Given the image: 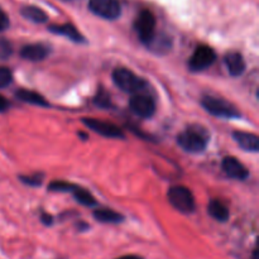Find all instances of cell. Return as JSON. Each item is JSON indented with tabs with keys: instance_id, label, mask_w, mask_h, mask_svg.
<instances>
[{
	"instance_id": "obj_9",
	"label": "cell",
	"mask_w": 259,
	"mask_h": 259,
	"mask_svg": "<svg viewBox=\"0 0 259 259\" xmlns=\"http://www.w3.org/2000/svg\"><path fill=\"white\" fill-rule=\"evenodd\" d=\"M129 106H131L132 111L136 115L144 119L151 118L156 113V103H154L153 99L142 93L132 96L131 101H129Z\"/></svg>"
},
{
	"instance_id": "obj_7",
	"label": "cell",
	"mask_w": 259,
	"mask_h": 259,
	"mask_svg": "<svg viewBox=\"0 0 259 259\" xmlns=\"http://www.w3.org/2000/svg\"><path fill=\"white\" fill-rule=\"evenodd\" d=\"M89 9L98 17L108 20L118 19L121 13L118 0H90Z\"/></svg>"
},
{
	"instance_id": "obj_3",
	"label": "cell",
	"mask_w": 259,
	"mask_h": 259,
	"mask_svg": "<svg viewBox=\"0 0 259 259\" xmlns=\"http://www.w3.org/2000/svg\"><path fill=\"white\" fill-rule=\"evenodd\" d=\"M156 25L157 20L151 10H142L134 22V29L138 34L141 42L149 46L156 38Z\"/></svg>"
},
{
	"instance_id": "obj_29",
	"label": "cell",
	"mask_w": 259,
	"mask_h": 259,
	"mask_svg": "<svg viewBox=\"0 0 259 259\" xmlns=\"http://www.w3.org/2000/svg\"><path fill=\"white\" fill-rule=\"evenodd\" d=\"M257 255H258V252L257 250H254V253H253V259H257Z\"/></svg>"
},
{
	"instance_id": "obj_20",
	"label": "cell",
	"mask_w": 259,
	"mask_h": 259,
	"mask_svg": "<svg viewBox=\"0 0 259 259\" xmlns=\"http://www.w3.org/2000/svg\"><path fill=\"white\" fill-rule=\"evenodd\" d=\"M76 189V185L68 184L65 181H53L50 185V190L57 192H72Z\"/></svg>"
},
{
	"instance_id": "obj_24",
	"label": "cell",
	"mask_w": 259,
	"mask_h": 259,
	"mask_svg": "<svg viewBox=\"0 0 259 259\" xmlns=\"http://www.w3.org/2000/svg\"><path fill=\"white\" fill-rule=\"evenodd\" d=\"M42 176H43V175L35 174L34 176H32V177L25 176V177H20V179H22V181L24 182V184L33 185V186H37V185L42 184Z\"/></svg>"
},
{
	"instance_id": "obj_2",
	"label": "cell",
	"mask_w": 259,
	"mask_h": 259,
	"mask_svg": "<svg viewBox=\"0 0 259 259\" xmlns=\"http://www.w3.org/2000/svg\"><path fill=\"white\" fill-rule=\"evenodd\" d=\"M207 141H209V137H207L206 132L200 128H190L187 131L182 132L177 137L179 146L184 151L189 152V153H201V152H204L207 146Z\"/></svg>"
},
{
	"instance_id": "obj_14",
	"label": "cell",
	"mask_w": 259,
	"mask_h": 259,
	"mask_svg": "<svg viewBox=\"0 0 259 259\" xmlns=\"http://www.w3.org/2000/svg\"><path fill=\"white\" fill-rule=\"evenodd\" d=\"M50 32L55 33V34L58 35H63V37H67L68 39L73 40L76 43H81V42H85V38L82 37L80 32L73 27L72 24H61V25H51L48 27Z\"/></svg>"
},
{
	"instance_id": "obj_15",
	"label": "cell",
	"mask_w": 259,
	"mask_h": 259,
	"mask_svg": "<svg viewBox=\"0 0 259 259\" xmlns=\"http://www.w3.org/2000/svg\"><path fill=\"white\" fill-rule=\"evenodd\" d=\"M207 212H209L212 219L218 220L220 223H225L230 217L228 206L220 200H211L207 205Z\"/></svg>"
},
{
	"instance_id": "obj_13",
	"label": "cell",
	"mask_w": 259,
	"mask_h": 259,
	"mask_svg": "<svg viewBox=\"0 0 259 259\" xmlns=\"http://www.w3.org/2000/svg\"><path fill=\"white\" fill-rule=\"evenodd\" d=\"M225 66H227L228 71L232 76L238 77L242 75L245 70V62L243 56L239 52H229L225 55L224 57Z\"/></svg>"
},
{
	"instance_id": "obj_21",
	"label": "cell",
	"mask_w": 259,
	"mask_h": 259,
	"mask_svg": "<svg viewBox=\"0 0 259 259\" xmlns=\"http://www.w3.org/2000/svg\"><path fill=\"white\" fill-rule=\"evenodd\" d=\"M13 53V46L5 38H0V61L7 60L12 56Z\"/></svg>"
},
{
	"instance_id": "obj_27",
	"label": "cell",
	"mask_w": 259,
	"mask_h": 259,
	"mask_svg": "<svg viewBox=\"0 0 259 259\" xmlns=\"http://www.w3.org/2000/svg\"><path fill=\"white\" fill-rule=\"evenodd\" d=\"M42 220H43V223H45V224H47V225H50L51 223H52V218H51L50 215H46V214H43V217H42Z\"/></svg>"
},
{
	"instance_id": "obj_12",
	"label": "cell",
	"mask_w": 259,
	"mask_h": 259,
	"mask_svg": "<svg viewBox=\"0 0 259 259\" xmlns=\"http://www.w3.org/2000/svg\"><path fill=\"white\" fill-rule=\"evenodd\" d=\"M233 137L238 146L245 152L257 153L259 151V138L255 134L247 133V132H235Z\"/></svg>"
},
{
	"instance_id": "obj_5",
	"label": "cell",
	"mask_w": 259,
	"mask_h": 259,
	"mask_svg": "<svg viewBox=\"0 0 259 259\" xmlns=\"http://www.w3.org/2000/svg\"><path fill=\"white\" fill-rule=\"evenodd\" d=\"M201 104L207 113H210L214 116H218V118L233 119L240 116L239 111H238V109L234 105L223 100V99L215 98V96H204Z\"/></svg>"
},
{
	"instance_id": "obj_26",
	"label": "cell",
	"mask_w": 259,
	"mask_h": 259,
	"mask_svg": "<svg viewBox=\"0 0 259 259\" xmlns=\"http://www.w3.org/2000/svg\"><path fill=\"white\" fill-rule=\"evenodd\" d=\"M8 106H9V103H8L7 99H5L4 96L0 95V113H2V111H4Z\"/></svg>"
},
{
	"instance_id": "obj_22",
	"label": "cell",
	"mask_w": 259,
	"mask_h": 259,
	"mask_svg": "<svg viewBox=\"0 0 259 259\" xmlns=\"http://www.w3.org/2000/svg\"><path fill=\"white\" fill-rule=\"evenodd\" d=\"M13 75L9 68L0 67V89H4L12 83Z\"/></svg>"
},
{
	"instance_id": "obj_4",
	"label": "cell",
	"mask_w": 259,
	"mask_h": 259,
	"mask_svg": "<svg viewBox=\"0 0 259 259\" xmlns=\"http://www.w3.org/2000/svg\"><path fill=\"white\" fill-rule=\"evenodd\" d=\"M167 197L169 204L184 214H191L196 207L194 195L185 186H172L167 192Z\"/></svg>"
},
{
	"instance_id": "obj_19",
	"label": "cell",
	"mask_w": 259,
	"mask_h": 259,
	"mask_svg": "<svg viewBox=\"0 0 259 259\" xmlns=\"http://www.w3.org/2000/svg\"><path fill=\"white\" fill-rule=\"evenodd\" d=\"M72 194L75 199L77 200V202H80L81 205H85V206H94V205H96V200L94 199L93 195L89 191H86V190L81 189V187L76 186Z\"/></svg>"
},
{
	"instance_id": "obj_16",
	"label": "cell",
	"mask_w": 259,
	"mask_h": 259,
	"mask_svg": "<svg viewBox=\"0 0 259 259\" xmlns=\"http://www.w3.org/2000/svg\"><path fill=\"white\" fill-rule=\"evenodd\" d=\"M15 96H17L20 101H23V103H28L37 106H48L47 100H46L42 95L34 93V91L24 90V89H23V90L17 91V93H15Z\"/></svg>"
},
{
	"instance_id": "obj_23",
	"label": "cell",
	"mask_w": 259,
	"mask_h": 259,
	"mask_svg": "<svg viewBox=\"0 0 259 259\" xmlns=\"http://www.w3.org/2000/svg\"><path fill=\"white\" fill-rule=\"evenodd\" d=\"M95 104L98 106H100V108H108V106H110V98H109V95L106 93L100 91V93L96 95Z\"/></svg>"
},
{
	"instance_id": "obj_1",
	"label": "cell",
	"mask_w": 259,
	"mask_h": 259,
	"mask_svg": "<svg viewBox=\"0 0 259 259\" xmlns=\"http://www.w3.org/2000/svg\"><path fill=\"white\" fill-rule=\"evenodd\" d=\"M113 81L121 91L128 94H141L147 88L144 78L139 77L137 73L128 68H115L113 72Z\"/></svg>"
},
{
	"instance_id": "obj_10",
	"label": "cell",
	"mask_w": 259,
	"mask_h": 259,
	"mask_svg": "<svg viewBox=\"0 0 259 259\" xmlns=\"http://www.w3.org/2000/svg\"><path fill=\"white\" fill-rule=\"evenodd\" d=\"M222 167L227 176H229L230 179L238 180V181H244L249 176V172L245 168L244 164L238 161V158L235 157H225L223 159Z\"/></svg>"
},
{
	"instance_id": "obj_17",
	"label": "cell",
	"mask_w": 259,
	"mask_h": 259,
	"mask_svg": "<svg viewBox=\"0 0 259 259\" xmlns=\"http://www.w3.org/2000/svg\"><path fill=\"white\" fill-rule=\"evenodd\" d=\"M20 13H22V15L25 19L35 23V24H42V23H46L48 20L47 14L40 8L33 7V5H28V7L22 8V12Z\"/></svg>"
},
{
	"instance_id": "obj_6",
	"label": "cell",
	"mask_w": 259,
	"mask_h": 259,
	"mask_svg": "<svg viewBox=\"0 0 259 259\" xmlns=\"http://www.w3.org/2000/svg\"><path fill=\"white\" fill-rule=\"evenodd\" d=\"M217 60V53L211 47L206 45H201L195 50L189 60V68L194 72L206 70Z\"/></svg>"
},
{
	"instance_id": "obj_18",
	"label": "cell",
	"mask_w": 259,
	"mask_h": 259,
	"mask_svg": "<svg viewBox=\"0 0 259 259\" xmlns=\"http://www.w3.org/2000/svg\"><path fill=\"white\" fill-rule=\"evenodd\" d=\"M94 218L100 223H109V224H118L124 220L123 215L110 209H99L94 211Z\"/></svg>"
},
{
	"instance_id": "obj_25",
	"label": "cell",
	"mask_w": 259,
	"mask_h": 259,
	"mask_svg": "<svg viewBox=\"0 0 259 259\" xmlns=\"http://www.w3.org/2000/svg\"><path fill=\"white\" fill-rule=\"evenodd\" d=\"M8 27H9V18H8V15L5 14L2 9H0V32L7 29Z\"/></svg>"
},
{
	"instance_id": "obj_28",
	"label": "cell",
	"mask_w": 259,
	"mask_h": 259,
	"mask_svg": "<svg viewBox=\"0 0 259 259\" xmlns=\"http://www.w3.org/2000/svg\"><path fill=\"white\" fill-rule=\"evenodd\" d=\"M116 259H143V258H141L139 255H123V257L116 258Z\"/></svg>"
},
{
	"instance_id": "obj_11",
	"label": "cell",
	"mask_w": 259,
	"mask_h": 259,
	"mask_svg": "<svg viewBox=\"0 0 259 259\" xmlns=\"http://www.w3.org/2000/svg\"><path fill=\"white\" fill-rule=\"evenodd\" d=\"M48 55H50V48L46 45H43V43L27 45L22 48V51H20V56H22L24 60L33 61V62L45 60Z\"/></svg>"
},
{
	"instance_id": "obj_8",
	"label": "cell",
	"mask_w": 259,
	"mask_h": 259,
	"mask_svg": "<svg viewBox=\"0 0 259 259\" xmlns=\"http://www.w3.org/2000/svg\"><path fill=\"white\" fill-rule=\"evenodd\" d=\"M82 123L89 129L100 134V136L106 137V138H124L123 131L110 121H104L94 118H83Z\"/></svg>"
}]
</instances>
